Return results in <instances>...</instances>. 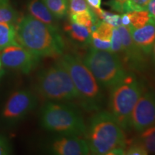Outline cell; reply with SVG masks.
I'll return each mask as SVG.
<instances>
[{
    "label": "cell",
    "instance_id": "27",
    "mask_svg": "<svg viewBox=\"0 0 155 155\" xmlns=\"http://www.w3.org/2000/svg\"><path fill=\"white\" fill-rule=\"evenodd\" d=\"M147 152L146 149L143 147L138 140L134 141L132 144L129 147H126L125 154L128 155H147Z\"/></svg>",
    "mask_w": 155,
    "mask_h": 155
},
{
    "label": "cell",
    "instance_id": "8",
    "mask_svg": "<svg viewBox=\"0 0 155 155\" xmlns=\"http://www.w3.org/2000/svg\"><path fill=\"white\" fill-rule=\"evenodd\" d=\"M38 101L29 90L17 91L11 95L2 112L3 121L7 124L17 123L22 120L36 107Z\"/></svg>",
    "mask_w": 155,
    "mask_h": 155
},
{
    "label": "cell",
    "instance_id": "1",
    "mask_svg": "<svg viewBox=\"0 0 155 155\" xmlns=\"http://www.w3.org/2000/svg\"><path fill=\"white\" fill-rule=\"evenodd\" d=\"M15 27L17 42L35 55L40 58L63 55L64 42L58 31L30 15L19 18Z\"/></svg>",
    "mask_w": 155,
    "mask_h": 155
},
{
    "label": "cell",
    "instance_id": "12",
    "mask_svg": "<svg viewBox=\"0 0 155 155\" xmlns=\"http://www.w3.org/2000/svg\"><path fill=\"white\" fill-rule=\"evenodd\" d=\"M50 152L57 155H86L91 154L86 140L78 136L62 134L52 141Z\"/></svg>",
    "mask_w": 155,
    "mask_h": 155
},
{
    "label": "cell",
    "instance_id": "7",
    "mask_svg": "<svg viewBox=\"0 0 155 155\" xmlns=\"http://www.w3.org/2000/svg\"><path fill=\"white\" fill-rule=\"evenodd\" d=\"M83 63L100 86L106 88H113L128 74L119 55L111 50L92 48L85 56Z\"/></svg>",
    "mask_w": 155,
    "mask_h": 155
},
{
    "label": "cell",
    "instance_id": "13",
    "mask_svg": "<svg viewBox=\"0 0 155 155\" xmlns=\"http://www.w3.org/2000/svg\"><path fill=\"white\" fill-rule=\"evenodd\" d=\"M129 29L136 45L145 55L150 57L155 43V18L151 17L150 21L141 28H133L129 27Z\"/></svg>",
    "mask_w": 155,
    "mask_h": 155
},
{
    "label": "cell",
    "instance_id": "32",
    "mask_svg": "<svg viewBox=\"0 0 155 155\" xmlns=\"http://www.w3.org/2000/svg\"><path fill=\"white\" fill-rule=\"evenodd\" d=\"M150 57H151V62H152L153 69H154L155 72V43L152 48V53H151Z\"/></svg>",
    "mask_w": 155,
    "mask_h": 155
},
{
    "label": "cell",
    "instance_id": "29",
    "mask_svg": "<svg viewBox=\"0 0 155 155\" xmlns=\"http://www.w3.org/2000/svg\"><path fill=\"white\" fill-rule=\"evenodd\" d=\"M12 150L11 145L9 141L4 136L0 134V155L11 154Z\"/></svg>",
    "mask_w": 155,
    "mask_h": 155
},
{
    "label": "cell",
    "instance_id": "10",
    "mask_svg": "<svg viewBox=\"0 0 155 155\" xmlns=\"http://www.w3.org/2000/svg\"><path fill=\"white\" fill-rule=\"evenodd\" d=\"M0 58L2 66L28 74L38 65L40 57L20 45H17L3 50Z\"/></svg>",
    "mask_w": 155,
    "mask_h": 155
},
{
    "label": "cell",
    "instance_id": "16",
    "mask_svg": "<svg viewBox=\"0 0 155 155\" xmlns=\"http://www.w3.org/2000/svg\"><path fill=\"white\" fill-rule=\"evenodd\" d=\"M19 45L15 25L0 22V51L12 45Z\"/></svg>",
    "mask_w": 155,
    "mask_h": 155
},
{
    "label": "cell",
    "instance_id": "17",
    "mask_svg": "<svg viewBox=\"0 0 155 155\" xmlns=\"http://www.w3.org/2000/svg\"><path fill=\"white\" fill-rule=\"evenodd\" d=\"M19 17L10 0H0V22L16 25Z\"/></svg>",
    "mask_w": 155,
    "mask_h": 155
},
{
    "label": "cell",
    "instance_id": "18",
    "mask_svg": "<svg viewBox=\"0 0 155 155\" xmlns=\"http://www.w3.org/2000/svg\"><path fill=\"white\" fill-rule=\"evenodd\" d=\"M70 18H71V22L76 23L78 25H83V26L88 28H90L96 23L99 22L98 20V17L95 15V13L92 11L91 9L87 11L75 13V14H70Z\"/></svg>",
    "mask_w": 155,
    "mask_h": 155
},
{
    "label": "cell",
    "instance_id": "6",
    "mask_svg": "<svg viewBox=\"0 0 155 155\" xmlns=\"http://www.w3.org/2000/svg\"><path fill=\"white\" fill-rule=\"evenodd\" d=\"M36 89L42 98L50 101H78L72 79L67 70L58 62L39 72Z\"/></svg>",
    "mask_w": 155,
    "mask_h": 155
},
{
    "label": "cell",
    "instance_id": "23",
    "mask_svg": "<svg viewBox=\"0 0 155 155\" xmlns=\"http://www.w3.org/2000/svg\"><path fill=\"white\" fill-rule=\"evenodd\" d=\"M114 27L104 21L99 22L95 31L91 32V37H94L103 40H110L112 35Z\"/></svg>",
    "mask_w": 155,
    "mask_h": 155
},
{
    "label": "cell",
    "instance_id": "31",
    "mask_svg": "<svg viewBox=\"0 0 155 155\" xmlns=\"http://www.w3.org/2000/svg\"><path fill=\"white\" fill-rule=\"evenodd\" d=\"M147 9L148 10L151 16L155 18V0H150L147 5Z\"/></svg>",
    "mask_w": 155,
    "mask_h": 155
},
{
    "label": "cell",
    "instance_id": "21",
    "mask_svg": "<svg viewBox=\"0 0 155 155\" xmlns=\"http://www.w3.org/2000/svg\"><path fill=\"white\" fill-rule=\"evenodd\" d=\"M128 13L130 18V25L129 27L133 28H141L146 25L152 17L147 9L133 11Z\"/></svg>",
    "mask_w": 155,
    "mask_h": 155
},
{
    "label": "cell",
    "instance_id": "34",
    "mask_svg": "<svg viewBox=\"0 0 155 155\" xmlns=\"http://www.w3.org/2000/svg\"><path fill=\"white\" fill-rule=\"evenodd\" d=\"M120 1H122V2H123V1H124V0H120Z\"/></svg>",
    "mask_w": 155,
    "mask_h": 155
},
{
    "label": "cell",
    "instance_id": "4",
    "mask_svg": "<svg viewBox=\"0 0 155 155\" xmlns=\"http://www.w3.org/2000/svg\"><path fill=\"white\" fill-rule=\"evenodd\" d=\"M144 91V83L135 75L129 73L111 88L108 100L109 112L123 130L130 129L131 112Z\"/></svg>",
    "mask_w": 155,
    "mask_h": 155
},
{
    "label": "cell",
    "instance_id": "19",
    "mask_svg": "<svg viewBox=\"0 0 155 155\" xmlns=\"http://www.w3.org/2000/svg\"><path fill=\"white\" fill-rule=\"evenodd\" d=\"M52 14L57 19H62L68 12V0H42Z\"/></svg>",
    "mask_w": 155,
    "mask_h": 155
},
{
    "label": "cell",
    "instance_id": "24",
    "mask_svg": "<svg viewBox=\"0 0 155 155\" xmlns=\"http://www.w3.org/2000/svg\"><path fill=\"white\" fill-rule=\"evenodd\" d=\"M150 0H124L122 2L123 14L133 11L144 10Z\"/></svg>",
    "mask_w": 155,
    "mask_h": 155
},
{
    "label": "cell",
    "instance_id": "14",
    "mask_svg": "<svg viewBox=\"0 0 155 155\" xmlns=\"http://www.w3.org/2000/svg\"><path fill=\"white\" fill-rule=\"evenodd\" d=\"M28 9L31 16L50 28L58 31L57 18L52 14L43 2L40 0H30L28 5Z\"/></svg>",
    "mask_w": 155,
    "mask_h": 155
},
{
    "label": "cell",
    "instance_id": "25",
    "mask_svg": "<svg viewBox=\"0 0 155 155\" xmlns=\"http://www.w3.org/2000/svg\"><path fill=\"white\" fill-rule=\"evenodd\" d=\"M122 42L121 37L117 27L114 28L111 38V51L116 54L121 53Z\"/></svg>",
    "mask_w": 155,
    "mask_h": 155
},
{
    "label": "cell",
    "instance_id": "5",
    "mask_svg": "<svg viewBox=\"0 0 155 155\" xmlns=\"http://www.w3.org/2000/svg\"><path fill=\"white\" fill-rule=\"evenodd\" d=\"M40 124L46 130L81 137L86 136L87 127L74 108L57 101H48L40 112Z\"/></svg>",
    "mask_w": 155,
    "mask_h": 155
},
{
    "label": "cell",
    "instance_id": "22",
    "mask_svg": "<svg viewBox=\"0 0 155 155\" xmlns=\"http://www.w3.org/2000/svg\"><path fill=\"white\" fill-rule=\"evenodd\" d=\"M91 9L95 13V15H96L97 17L102 19L104 22L112 25L114 28H116V27H119L120 25H122L121 15L114 14V13H111L108 11H104L101 9V8Z\"/></svg>",
    "mask_w": 155,
    "mask_h": 155
},
{
    "label": "cell",
    "instance_id": "2",
    "mask_svg": "<svg viewBox=\"0 0 155 155\" xmlns=\"http://www.w3.org/2000/svg\"><path fill=\"white\" fill-rule=\"evenodd\" d=\"M87 143L94 154H108L116 148H124L127 141L123 129L109 111H97L89 121L86 130Z\"/></svg>",
    "mask_w": 155,
    "mask_h": 155
},
{
    "label": "cell",
    "instance_id": "3",
    "mask_svg": "<svg viewBox=\"0 0 155 155\" xmlns=\"http://www.w3.org/2000/svg\"><path fill=\"white\" fill-rule=\"evenodd\" d=\"M58 62L68 72L81 106L88 111H99L103 103L101 86L83 61L74 55H62Z\"/></svg>",
    "mask_w": 155,
    "mask_h": 155
},
{
    "label": "cell",
    "instance_id": "20",
    "mask_svg": "<svg viewBox=\"0 0 155 155\" xmlns=\"http://www.w3.org/2000/svg\"><path fill=\"white\" fill-rule=\"evenodd\" d=\"M138 141L147 152L155 154V125L141 131Z\"/></svg>",
    "mask_w": 155,
    "mask_h": 155
},
{
    "label": "cell",
    "instance_id": "30",
    "mask_svg": "<svg viewBox=\"0 0 155 155\" xmlns=\"http://www.w3.org/2000/svg\"><path fill=\"white\" fill-rule=\"evenodd\" d=\"M89 7L91 9H100L102 0H86Z\"/></svg>",
    "mask_w": 155,
    "mask_h": 155
},
{
    "label": "cell",
    "instance_id": "11",
    "mask_svg": "<svg viewBox=\"0 0 155 155\" xmlns=\"http://www.w3.org/2000/svg\"><path fill=\"white\" fill-rule=\"evenodd\" d=\"M117 28L121 37V53L125 63L133 71L139 72L145 71L149 57L145 55L134 42L129 27L120 25Z\"/></svg>",
    "mask_w": 155,
    "mask_h": 155
},
{
    "label": "cell",
    "instance_id": "26",
    "mask_svg": "<svg viewBox=\"0 0 155 155\" xmlns=\"http://www.w3.org/2000/svg\"><path fill=\"white\" fill-rule=\"evenodd\" d=\"M86 0H68V10L70 14L81 12L90 9Z\"/></svg>",
    "mask_w": 155,
    "mask_h": 155
},
{
    "label": "cell",
    "instance_id": "28",
    "mask_svg": "<svg viewBox=\"0 0 155 155\" xmlns=\"http://www.w3.org/2000/svg\"><path fill=\"white\" fill-rule=\"evenodd\" d=\"M90 43L94 49L101 50H111V41L103 40L94 37H91Z\"/></svg>",
    "mask_w": 155,
    "mask_h": 155
},
{
    "label": "cell",
    "instance_id": "15",
    "mask_svg": "<svg viewBox=\"0 0 155 155\" xmlns=\"http://www.w3.org/2000/svg\"><path fill=\"white\" fill-rule=\"evenodd\" d=\"M64 30L75 42L80 44L90 43L91 32L88 28L71 22L65 25Z\"/></svg>",
    "mask_w": 155,
    "mask_h": 155
},
{
    "label": "cell",
    "instance_id": "9",
    "mask_svg": "<svg viewBox=\"0 0 155 155\" xmlns=\"http://www.w3.org/2000/svg\"><path fill=\"white\" fill-rule=\"evenodd\" d=\"M155 125V91L142 93L131 112L129 128L138 132Z\"/></svg>",
    "mask_w": 155,
    "mask_h": 155
},
{
    "label": "cell",
    "instance_id": "33",
    "mask_svg": "<svg viewBox=\"0 0 155 155\" xmlns=\"http://www.w3.org/2000/svg\"><path fill=\"white\" fill-rule=\"evenodd\" d=\"M2 61H1V58H0V72H1V70H2Z\"/></svg>",
    "mask_w": 155,
    "mask_h": 155
}]
</instances>
